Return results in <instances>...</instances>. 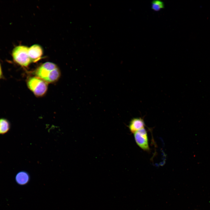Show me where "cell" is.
I'll return each mask as SVG.
<instances>
[{"mask_svg":"<svg viewBox=\"0 0 210 210\" xmlns=\"http://www.w3.org/2000/svg\"><path fill=\"white\" fill-rule=\"evenodd\" d=\"M43 54L42 48L38 45L34 44L29 48L28 54L32 62H35L39 60Z\"/></svg>","mask_w":210,"mask_h":210,"instance_id":"cell-5","label":"cell"},{"mask_svg":"<svg viewBox=\"0 0 210 210\" xmlns=\"http://www.w3.org/2000/svg\"><path fill=\"white\" fill-rule=\"evenodd\" d=\"M35 74L36 77L48 83L57 81L60 77V73L55 64L48 62L43 64L37 69Z\"/></svg>","mask_w":210,"mask_h":210,"instance_id":"cell-1","label":"cell"},{"mask_svg":"<svg viewBox=\"0 0 210 210\" xmlns=\"http://www.w3.org/2000/svg\"><path fill=\"white\" fill-rule=\"evenodd\" d=\"M134 137L136 144L139 147L145 151L149 150L147 134L144 128L135 132Z\"/></svg>","mask_w":210,"mask_h":210,"instance_id":"cell-4","label":"cell"},{"mask_svg":"<svg viewBox=\"0 0 210 210\" xmlns=\"http://www.w3.org/2000/svg\"><path fill=\"white\" fill-rule=\"evenodd\" d=\"M29 48L26 46L20 45L15 47L12 52L14 61L24 67H28L32 62L28 54Z\"/></svg>","mask_w":210,"mask_h":210,"instance_id":"cell-2","label":"cell"},{"mask_svg":"<svg viewBox=\"0 0 210 210\" xmlns=\"http://www.w3.org/2000/svg\"><path fill=\"white\" fill-rule=\"evenodd\" d=\"M27 84L29 88L37 97L43 96L47 90L48 83L36 76L29 78Z\"/></svg>","mask_w":210,"mask_h":210,"instance_id":"cell-3","label":"cell"},{"mask_svg":"<svg viewBox=\"0 0 210 210\" xmlns=\"http://www.w3.org/2000/svg\"><path fill=\"white\" fill-rule=\"evenodd\" d=\"M15 179L17 184L23 185L27 184L28 182L30 176L27 172L24 171H21L16 174Z\"/></svg>","mask_w":210,"mask_h":210,"instance_id":"cell-7","label":"cell"},{"mask_svg":"<svg viewBox=\"0 0 210 210\" xmlns=\"http://www.w3.org/2000/svg\"><path fill=\"white\" fill-rule=\"evenodd\" d=\"M145 123L144 120L141 118H135L130 121L128 128L130 132L134 133L137 131L144 128Z\"/></svg>","mask_w":210,"mask_h":210,"instance_id":"cell-6","label":"cell"},{"mask_svg":"<svg viewBox=\"0 0 210 210\" xmlns=\"http://www.w3.org/2000/svg\"><path fill=\"white\" fill-rule=\"evenodd\" d=\"M2 69L1 68V65L0 64V79L2 77Z\"/></svg>","mask_w":210,"mask_h":210,"instance_id":"cell-10","label":"cell"},{"mask_svg":"<svg viewBox=\"0 0 210 210\" xmlns=\"http://www.w3.org/2000/svg\"><path fill=\"white\" fill-rule=\"evenodd\" d=\"M164 8V2L159 0H154L151 2V8L153 11L158 12Z\"/></svg>","mask_w":210,"mask_h":210,"instance_id":"cell-9","label":"cell"},{"mask_svg":"<svg viewBox=\"0 0 210 210\" xmlns=\"http://www.w3.org/2000/svg\"><path fill=\"white\" fill-rule=\"evenodd\" d=\"M10 128V123L7 119L0 118V134H4L7 133Z\"/></svg>","mask_w":210,"mask_h":210,"instance_id":"cell-8","label":"cell"}]
</instances>
